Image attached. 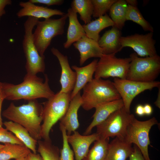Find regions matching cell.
<instances>
[{
  "label": "cell",
  "mask_w": 160,
  "mask_h": 160,
  "mask_svg": "<svg viewBox=\"0 0 160 160\" xmlns=\"http://www.w3.org/2000/svg\"><path fill=\"white\" fill-rule=\"evenodd\" d=\"M45 81L37 76H25L23 81L17 84L1 82V91L5 99L15 100L21 99L28 101L45 98L47 100L53 96L54 92L50 88L49 79L45 75Z\"/></svg>",
  "instance_id": "obj_1"
},
{
  "label": "cell",
  "mask_w": 160,
  "mask_h": 160,
  "mask_svg": "<svg viewBox=\"0 0 160 160\" xmlns=\"http://www.w3.org/2000/svg\"><path fill=\"white\" fill-rule=\"evenodd\" d=\"M43 106L36 100L28 101L27 104L17 106L11 103L2 112V116L10 121L25 128L37 141L41 140Z\"/></svg>",
  "instance_id": "obj_2"
},
{
  "label": "cell",
  "mask_w": 160,
  "mask_h": 160,
  "mask_svg": "<svg viewBox=\"0 0 160 160\" xmlns=\"http://www.w3.org/2000/svg\"><path fill=\"white\" fill-rule=\"evenodd\" d=\"M83 89L81 106L86 111L121 98L113 82L109 80L93 79Z\"/></svg>",
  "instance_id": "obj_3"
},
{
  "label": "cell",
  "mask_w": 160,
  "mask_h": 160,
  "mask_svg": "<svg viewBox=\"0 0 160 160\" xmlns=\"http://www.w3.org/2000/svg\"><path fill=\"white\" fill-rule=\"evenodd\" d=\"M71 94L59 91L43 103L41 136L44 140H51L50 131L66 112L71 100Z\"/></svg>",
  "instance_id": "obj_4"
},
{
  "label": "cell",
  "mask_w": 160,
  "mask_h": 160,
  "mask_svg": "<svg viewBox=\"0 0 160 160\" xmlns=\"http://www.w3.org/2000/svg\"><path fill=\"white\" fill-rule=\"evenodd\" d=\"M38 19L28 17L24 23L25 33L23 41V47L26 59L25 76L33 77L45 70L44 56H41L34 44L33 30L39 21Z\"/></svg>",
  "instance_id": "obj_5"
},
{
  "label": "cell",
  "mask_w": 160,
  "mask_h": 160,
  "mask_svg": "<svg viewBox=\"0 0 160 160\" xmlns=\"http://www.w3.org/2000/svg\"><path fill=\"white\" fill-rule=\"evenodd\" d=\"M131 59L126 79L143 82L155 81L160 72V57H140L135 53L130 54Z\"/></svg>",
  "instance_id": "obj_6"
},
{
  "label": "cell",
  "mask_w": 160,
  "mask_h": 160,
  "mask_svg": "<svg viewBox=\"0 0 160 160\" xmlns=\"http://www.w3.org/2000/svg\"><path fill=\"white\" fill-rule=\"evenodd\" d=\"M68 18L67 13L58 19L49 18L38 21L33 33L34 44L39 55L42 56L54 37L64 33V26Z\"/></svg>",
  "instance_id": "obj_7"
},
{
  "label": "cell",
  "mask_w": 160,
  "mask_h": 160,
  "mask_svg": "<svg viewBox=\"0 0 160 160\" xmlns=\"http://www.w3.org/2000/svg\"><path fill=\"white\" fill-rule=\"evenodd\" d=\"M134 117L133 114L127 112L124 107L97 125L96 133L100 138L116 137L124 139L128 126Z\"/></svg>",
  "instance_id": "obj_8"
},
{
  "label": "cell",
  "mask_w": 160,
  "mask_h": 160,
  "mask_svg": "<svg viewBox=\"0 0 160 160\" xmlns=\"http://www.w3.org/2000/svg\"><path fill=\"white\" fill-rule=\"evenodd\" d=\"M157 124L158 121L154 117L144 121H139L134 117L128 126L124 140L129 144L136 145L145 160H151L148 150L150 143L149 133L152 127Z\"/></svg>",
  "instance_id": "obj_9"
},
{
  "label": "cell",
  "mask_w": 160,
  "mask_h": 160,
  "mask_svg": "<svg viewBox=\"0 0 160 160\" xmlns=\"http://www.w3.org/2000/svg\"><path fill=\"white\" fill-rule=\"evenodd\" d=\"M115 54H104L97 62L95 78L109 77L126 79L131 62L130 58H119Z\"/></svg>",
  "instance_id": "obj_10"
},
{
  "label": "cell",
  "mask_w": 160,
  "mask_h": 160,
  "mask_svg": "<svg viewBox=\"0 0 160 160\" xmlns=\"http://www.w3.org/2000/svg\"><path fill=\"white\" fill-rule=\"evenodd\" d=\"M113 82L123 100L125 110L130 113L131 103L137 95L146 90L160 87V82L157 81L143 82L115 78Z\"/></svg>",
  "instance_id": "obj_11"
},
{
  "label": "cell",
  "mask_w": 160,
  "mask_h": 160,
  "mask_svg": "<svg viewBox=\"0 0 160 160\" xmlns=\"http://www.w3.org/2000/svg\"><path fill=\"white\" fill-rule=\"evenodd\" d=\"M120 41L121 49L125 47H131L138 56L141 57H152L157 55L155 46V41L153 38V32L121 36Z\"/></svg>",
  "instance_id": "obj_12"
},
{
  "label": "cell",
  "mask_w": 160,
  "mask_h": 160,
  "mask_svg": "<svg viewBox=\"0 0 160 160\" xmlns=\"http://www.w3.org/2000/svg\"><path fill=\"white\" fill-rule=\"evenodd\" d=\"M51 51L57 58L61 68L60 80L61 88L59 92L71 93L76 83V73L71 68L67 56L64 55L57 49L54 47H52Z\"/></svg>",
  "instance_id": "obj_13"
},
{
  "label": "cell",
  "mask_w": 160,
  "mask_h": 160,
  "mask_svg": "<svg viewBox=\"0 0 160 160\" xmlns=\"http://www.w3.org/2000/svg\"><path fill=\"white\" fill-rule=\"evenodd\" d=\"M72 135H67L68 143L71 145L76 160H83L89 151L91 144L99 138L96 132L91 135H81L77 131Z\"/></svg>",
  "instance_id": "obj_14"
},
{
  "label": "cell",
  "mask_w": 160,
  "mask_h": 160,
  "mask_svg": "<svg viewBox=\"0 0 160 160\" xmlns=\"http://www.w3.org/2000/svg\"><path fill=\"white\" fill-rule=\"evenodd\" d=\"M82 103L80 92L71 99L66 112L60 120V124L65 129L68 135H71L72 132L76 131L79 126L78 112Z\"/></svg>",
  "instance_id": "obj_15"
},
{
  "label": "cell",
  "mask_w": 160,
  "mask_h": 160,
  "mask_svg": "<svg viewBox=\"0 0 160 160\" xmlns=\"http://www.w3.org/2000/svg\"><path fill=\"white\" fill-rule=\"evenodd\" d=\"M19 4L22 8L17 13L18 18L27 16L38 19L44 18L45 19L50 18L54 15L62 16L65 14L59 10L36 5L29 1L27 2H20Z\"/></svg>",
  "instance_id": "obj_16"
},
{
  "label": "cell",
  "mask_w": 160,
  "mask_h": 160,
  "mask_svg": "<svg viewBox=\"0 0 160 160\" xmlns=\"http://www.w3.org/2000/svg\"><path fill=\"white\" fill-rule=\"evenodd\" d=\"M124 107L122 99L109 102L100 105L95 108L92 117L93 119L84 132V135H89L92 129L105 120L112 113Z\"/></svg>",
  "instance_id": "obj_17"
},
{
  "label": "cell",
  "mask_w": 160,
  "mask_h": 160,
  "mask_svg": "<svg viewBox=\"0 0 160 160\" xmlns=\"http://www.w3.org/2000/svg\"><path fill=\"white\" fill-rule=\"evenodd\" d=\"M73 45L79 52V64L81 65L89 58L93 57L100 58L103 55L98 42L86 35L74 43Z\"/></svg>",
  "instance_id": "obj_18"
},
{
  "label": "cell",
  "mask_w": 160,
  "mask_h": 160,
  "mask_svg": "<svg viewBox=\"0 0 160 160\" xmlns=\"http://www.w3.org/2000/svg\"><path fill=\"white\" fill-rule=\"evenodd\" d=\"M121 35L120 30L114 26L105 33L98 41L103 54H115L122 49L120 41Z\"/></svg>",
  "instance_id": "obj_19"
},
{
  "label": "cell",
  "mask_w": 160,
  "mask_h": 160,
  "mask_svg": "<svg viewBox=\"0 0 160 160\" xmlns=\"http://www.w3.org/2000/svg\"><path fill=\"white\" fill-rule=\"evenodd\" d=\"M97 59H95L90 63L83 67H79L76 65L72 66L76 74V80L74 87L71 94V99H72L88 83L93 79L95 72Z\"/></svg>",
  "instance_id": "obj_20"
},
{
  "label": "cell",
  "mask_w": 160,
  "mask_h": 160,
  "mask_svg": "<svg viewBox=\"0 0 160 160\" xmlns=\"http://www.w3.org/2000/svg\"><path fill=\"white\" fill-rule=\"evenodd\" d=\"M134 150L132 144L116 137L109 143L105 160H126Z\"/></svg>",
  "instance_id": "obj_21"
},
{
  "label": "cell",
  "mask_w": 160,
  "mask_h": 160,
  "mask_svg": "<svg viewBox=\"0 0 160 160\" xmlns=\"http://www.w3.org/2000/svg\"><path fill=\"white\" fill-rule=\"evenodd\" d=\"M67 14L69 23L67 40L63 44V47L65 49L69 48L73 43L86 36L82 25L78 19L77 13L70 8L68 10Z\"/></svg>",
  "instance_id": "obj_22"
},
{
  "label": "cell",
  "mask_w": 160,
  "mask_h": 160,
  "mask_svg": "<svg viewBox=\"0 0 160 160\" xmlns=\"http://www.w3.org/2000/svg\"><path fill=\"white\" fill-rule=\"evenodd\" d=\"M3 124L7 130L13 133L33 153H37V141L31 137L25 128L20 125L11 121H5Z\"/></svg>",
  "instance_id": "obj_23"
},
{
  "label": "cell",
  "mask_w": 160,
  "mask_h": 160,
  "mask_svg": "<svg viewBox=\"0 0 160 160\" xmlns=\"http://www.w3.org/2000/svg\"><path fill=\"white\" fill-rule=\"evenodd\" d=\"M82 25L86 36L98 42L100 39V32L108 27L114 26L115 24L111 18L105 14L95 20Z\"/></svg>",
  "instance_id": "obj_24"
},
{
  "label": "cell",
  "mask_w": 160,
  "mask_h": 160,
  "mask_svg": "<svg viewBox=\"0 0 160 160\" xmlns=\"http://www.w3.org/2000/svg\"><path fill=\"white\" fill-rule=\"evenodd\" d=\"M4 144L0 149V160L16 159L25 157L31 152L24 145L10 143Z\"/></svg>",
  "instance_id": "obj_25"
},
{
  "label": "cell",
  "mask_w": 160,
  "mask_h": 160,
  "mask_svg": "<svg viewBox=\"0 0 160 160\" xmlns=\"http://www.w3.org/2000/svg\"><path fill=\"white\" fill-rule=\"evenodd\" d=\"M128 5L125 0H117L110 9L111 19L115 24L114 26L121 30L126 20V15Z\"/></svg>",
  "instance_id": "obj_26"
},
{
  "label": "cell",
  "mask_w": 160,
  "mask_h": 160,
  "mask_svg": "<svg viewBox=\"0 0 160 160\" xmlns=\"http://www.w3.org/2000/svg\"><path fill=\"white\" fill-rule=\"evenodd\" d=\"M109 138H99L95 141L83 160H105L108 149Z\"/></svg>",
  "instance_id": "obj_27"
},
{
  "label": "cell",
  "mask_w": 160,
  "mask_h": 160,
  "mask_svg": "<svg viewBox=\"0 0 160 160\" xmlns=\"http://www.w3.org/2000/svg\"><path fill=\"white\" fill-rule=\"evenodd\" d=\"M71 8L80 15L81 20L87 24L91 21L93 12L92 0H73L71 4Z\"/></svg>",
  "instance_id": "obj_28"
},
{
  "label": "cell",
  "mask_w": 160,
  "mask_h": 160,
  "mask_svg": "<svg viewBox=\"0 0 160 160\" xmlns=\"http://www.w3.org/2000/svg\"><path fill=\"white\" fill-rule=\"evenodd\" d=\"M37 151L43 160H60V151L57 146L50 141H37Z\"/></svg>",
  "instance_id": "obj_29"
},
{
  "label": "cell",
  "mask_w": 160,
  "mask_h": 160,
  "mask_svg": "<svg viewBox=\"0 0 160 160\" xmlns=\"http://www.w3.org/2000/svg\"><path fill=\"white\" fill-rule=\"evenodd\" d=\"M126 20L133 21L140 25L145 31L153 32V29L143 17L137 7L128 5Z\"/></svg>",
  "instance_id": "obj_30"
},
{
  "label": "cell",
  "mask_w": 160,
  "mask_h": 160,
  "mask_svg": "<svg viewBox=\"0 0 160 160\" xmlns=\"http://www.w3.org/2000/svg\"><path fill=\"white\" fill-rule=\"evenodd\" d=\"M117 0H92L93 6L92 16L98 18L106 14Z\"/></svg>",
  "instance_id": "obj_31"
},
{
  "label": "cell",
  "mask_w": 160,
  "mask_h": 160,
  "mask_svg": "<svg viewBox=\"0 0 160 160\" xmlns=\"http://www.w3.org/2000/svg\"><path fill=\"white\" fill-rule=\"evenodd\" d=\"M60 128L63 139V147L60 151V160H74V153L67 141L66 131L60 124Z\"/></svg>",
  "instance_id": "obj_32"
},
{
  "label": "cell",
  "mask_w": 160,
  "mask_h": 160,
  "mask_svg": "<svg viewBox=\"0 0 160 160\" xmlns=\"http://www.w3.org/2000/svg\"><path fill=\"white\" fill-rule=\"evenodd\" d=\"M0 142L24 145L23 143L11 132L2 127H0Z\"/></svg>",
  "instance_id": "obj_33"
},
{
  "label": "cell",
  "mask_w": 160,
  "mask_h": 160,
  "mask_svg": "<svg viewBox=\"0 0 160 160\" xmlns=\"http://www.w3.org/2000/svg\"><path fill=\"white\" fill-rule=\"evenodd\" d=\"M29 1L34 4H43L49 6L53 5H60L64 2L63 0H29Z\"/></svg>",
  "instance_id": "obj_34"
},
{
  "label": "cell",
  "mask_w": 160,
  "mask_h": 160,
  "mask_svg": "<svg viewBox=\"0 0 160 160\" xmlns=\"http://www.w3.org/2000/svg\"><path fill=\"white\" fill-rule=\"evenodd\" d=\"M133 151L129 157V160H145L140 150L135 145Z\"/></svg>",
  "instance_id": "obj_35"
},
{
  "label": "cell",
  "mask_w": 160,
  "mask_h": 160,
  "mask_svg": "<svg viewBox=\"0 0 160 160\" xmlns=\"http://www.w3.org/2000/svg\"><path fill=\"white\" fill-rule=\"evenodd\" d=\"M12 4V1L11 0H0V20L1 17L6 13L5 7Z\"/></svg>",
  "instance_id": "obj_36"
},
{
  "label": "cell",
  "mask_w": 160,
  "mask_h": 160,
  "mask_svg": "<svg viewBox=\"0 0 160 160\" xmlns=\"http://www.w3.org/2000/svg\"><path fill=\"white\" fill-rule=\"evenodd\" d=\"M26 160H43L39 154L31 152L26 156Z\"/></svg>",
  "instance_id": "obj_37"
},
{
  "label": "cell",
  "mask_w": 160,
  "mask_h": 160,
  "mask_svg": "<svg viewBox=\"0 0 160 160\" xmlns=\"http://www.w3.org/2000/svg\"><path fill=\"white\" fill-rule=\"evenodd\" d=\"M144 114L148 116L150 115L153 112V108L151 105L146 104L143 106Z\"/></svg>",
  "instance_id": "obj_38"
},
{
  "label": "cell",
  "mask_w": 160,
  "mask_h": 160,
  "mask_svg": "<svg viewBox=\"0 0 160 160\" xmlns=\"http://www.w3.org/2000/svg\"><path fill=\"white\" fill-rule=\"evenodd\" d=\"M135 113L139 116H143L145 115L143 106L141 104L138 105L136 108Z\"/></svg>",
  "instance_id": "obj_39"
},
{
  "label": "cell",
  "mask_w": 160,
  "mask_h": 160,
  "mask_svg": "<svg viewBox=\"0 0 160 160\" xmlns=\"http://www.w3.org/2000/svg\"><path fill=\"white\" fill-rule=\"evenodd\" d=\"M5 99L4 95L0 91V127H2L3 123L1 117V111L2 103L4 100Z\"/></svg>",
  "instance_id": "obj_40"
},
{
  "label": "cell",
  "mask_w": 160,
  "mask_h": 160,
  "mask_svg": "<svg viewBox=\"0 0 160 160\" xmlns=\"http://www.w3.org/2000/svg\"><path fill=\"white\" fill-rule=\"evenodd\" d=\"M128 5L137 7V1L136 0H125Z\"/></svg>",
  "instance_id": "obj_41"
},
{
  "label": "cell",
  "mask_w": 160,
  "mask_h": 160,
  "mask_svg": "<svg viewBox=\"0 0 160 160\" xmlns=\"http://www.w3.org/2000/svg\"><path fill=\"white\" fill-rule=\"evenodd\" d=\"M159 91L157 97V99L155 102L154 104L156 106L160 108V87H159Z\"/></svg>",
  "instance_id": "obj_42"
},
{
  "label": "cell",
  "mask_w": 160,
  "mask_h": 160,
  "mask_svg": "<svg viewBox=\"0 0 160 160\" xmlns=\"http://www.w3.org/2000/svg\"><path fill=\"white\" fill-rule=\"evenodd\" d=\"M15 160H26V157L24 158H22L19 159H15Z\"/></svg>",
  "instance_id": "obj_43"
},
{
  "label": "cell",
  "mask_w": 160,
  "mask_h": 160,
  "mask_svg": "<svg viewBox=\"0 0 160 160\" xmlns=\"http://www.w3.org/2000/svg\"><path fill=\"white\" fill-rule=\"evenodd\" d=\"M4 146V145L0 144V149L2 148Z\"/></svg>",
  "instance_id": "obj_44"
},
{
  "label": "cell",
  "mask_w": 160,
  "mask_h": 160,
  "mask_svg": "<svg viewBox=\"0 0 160 160\" xmlns=\"http://www.w3.org/2000/svg\"><path fill=\"white\" fill-rule=\"evenodd\" d=\"M1 82H0V91L1 90Z\"/></svg>",
  "instance_id": "obj_45"
}]
</instances>
